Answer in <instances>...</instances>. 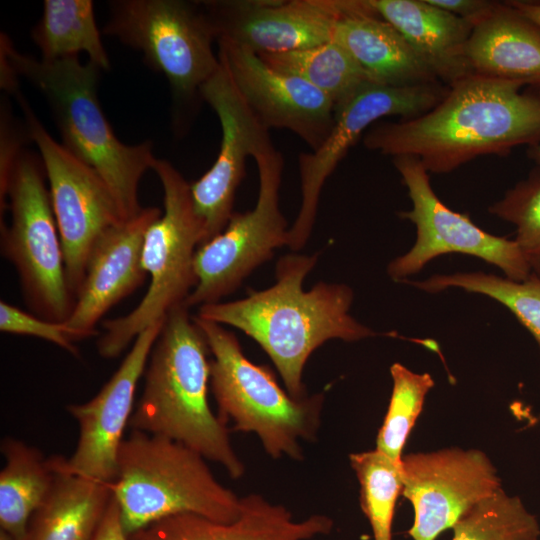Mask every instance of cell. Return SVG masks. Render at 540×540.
I'll list each match as a JSON object with an SVG mask.
<instances>
[{
	"label": "cell",
	"mask_w": 540,
	"mask_h": 540,
	"mask_svg": "<svg viewBox=\"0 0 540 540\" xmlns=\"http://www.w3.org/2000/svg\"><path fill=\"white\" fill-rule=\"evenodd\" d=\"M44 173L41 159L26 151L20 154L7 189L11 223L1 222V250L16 268L33 314L64 323L75 297Z\"/></svg>",
	"instance_id": "obj_8"
},
{
	"label": "cell",
	"mask_w": 540,
	"mask_h": 540,
	"mask_svg": "<svg viewBox=\"0 0 540 540\" xmlns=\"http://www.w3.org/2000/svg\"><path fill=\"white\" fill-rule=\"evenodd\" d=\"M0 127V212L2 215L8 206L7 189L11 173L18 157L23 152V142L29 136L25 126L23 130L18 128L5 105L1 108Z\"/></svg>",
	"instance_id": "obj_34"
},
{
	"label": "cell",
	"mask_w": 540,
	"mask_h": 540,
	"mask_svg": "<svg viewBox=\"0 0 540 540\" xmlns=\"http://www.w3.org/2000/svg\"><path fill=\"white\" fill-rule=\"evenodd\" d=\"M392 394L383 424L379 429L376 450L401 465L402 451L434 380L428 373H415L400 363L390 367Z\"/></svg>",
	"instance_id": "obj_31"
},
{
	"label": "cell",
	"mask_w": 540,
	"mask_h": 540,
	"mask_svg": "<svg viewBox=\"0 0 540 540\" xmlns=\"http://www.w3.org/2000/svg\"><path fill=\"white\" fill-rule=\"evenodd\" d=\"M52 470L53 483L30 519L26 540H91L113 497L111 483Z\"/></svg>",
	"instance_id": "obj_24"
},
{
	"label": "cell",
	"mask_w": 540,
	"mask_h": 540,
	"mask_svg": "<svg viewBox=\"0 0 540 540\" xmlns=\"http://www.w3.org/2000/svg\"><path fill=\"white\" fill-rule=\"evenodd\" d=\"M200 97L216 113L221 126L215 162L190 184L193 207L203 224L204 244L228 224L236 191L245 177L247 158H254L273 143L269 129L249 108L222 64L201 87Z\"/></svg>",
	"instance_id": "obj_16"
},
{
	"label": "cell",
	"mask_w": 540,
	"mask_h": 540,
	"mask_svg": "<svg viewBox=\"0 0 540 540\" xmlns=\"http://www.w3.org/2000/svg\"><path fill=\"white\" fill-rule=\"evenodd\" d=\"M527 157L534 164L533 170L540 174V143L530 148H527Z\"/></svg>",
	"instance_id": "obj_38"
},
{
	"label": "cell",
	"mask_w": 540,
	"mask_h": 540,
	"mask_svg": "<svg viewBox=\"0 0 540 540\" xmlns=\"http://www.w3.org/2000/svg\"><path fill=\"white\" fill-rule=\"evenodd\" d=\"M31 37L42 60L55 61L85 52L101 70L111 67L91 0H45Z\"/></svg>",
	"instance_id": "obj_26"
},
{
	"label": "cell",
	"mask_w": 540,
	"mask_h": 540,
	"mask_svg": "<svg viewBox=\"0 0 540 540\" xmlns=\"http://www.w3.org/2000/svg\"><path fill=\"white\" fill-rule=\"evenodd\" d=\"M91 540H130L124 529L120 508L114 496Z\"/></svg>",
	"instance_id": "obj_36"
},
{
	"label": "cell",
	"mask_w": 540,
	"mask_h": 540,
	"mask_svg": "<svg viewBox=\"0 0 540 540\" xmlns=\"http://www.w3.org/2000/svg\"><path fill=\"white\" fill-rule=\"evenodd\" d=\"M402 495L414 509L413 540H436L475 505L501 489L497 471L480 450L445 448L401 460Z\"/></svg>",
	"instance_id": "obj_15"
},
{
	"label": "cell",
	"mask_w": 540,
	"mask_h": 540,
	"mask_svg": "<svg viewBox=\"0 0 540 540\" xmlns=\"http://www.w3.org/2000/svg\"><path fill=\"white\" fill-rule=\"evenodd\" d=\"M510 4L540 28V1L511 0Z\"/></svg>",
	"instance_id": "obj_37"
},
{
	"label": "cell",
	"mask_w": 540,
	"mask_h": 540,
	"mask_svg": "<svg viewBox=\"0 0 540 540\" xmlns=\"http://www.w3.org/2000/svg\"><path fill=\"white\" fill-rule=\"evenodd\" d=\"M161 214L158 207H145L135 217L108 228L98 239L74 309L64 322L73 342L97 334L100 319L143 284L147 275L142 266L144 237Z\"/></svg>",
	"instance_id": "obj_19"
},
{
	"label": "cell",
	"mask_w": 540,
	"mask_h": 540,
	"mask_svg": "<svg viewBox=\"0 0 540 540\" xmlns=\"http://www.w3.org/2000/svg\"><path fill=\"white\" fill-rule=\"evenodd\" d=\"M447 90L448 86L440 82L389 86L370 81L337 108L324 142L298 157L301 202L289 228L287 247L297 252L306 245L327 178L362 134L384 117L400 116L404 120L426 113L440 102Z\"/></svg>",
	"instance_id": "obj_13"
},
{
	"label": "cell",
	"mask_w": 540,
	"mask_h": 540,
	"mask_svg": "<svg viewBox=\"0 0 540 540\" xmlns=\"http://www.w3.org/2000/svg\"><path fill=\"white\" fill-rule=\"evenodd\" d=\"M189 309L183 303L167 315L128 426L179 442L239 479L245 466L231 444L226 424L210 408V348Z\"/></svg>",
	"instance_id": "obj_3"
},
{
	"label": "cell",
	"mask_w": 540,
	"mask_h": 540,
	"mask_svg": "<svg viewBox=\"0 0 540 540\" xmlns=\"http://www.w3.org/2000/svg\"><path fill=\"white\" fill-rule=\"evenodd\" d=\"M523 83L469 74L448 86L426 113L374 124L366 149L392 158L412 156L428 173H450L481 156L505 157L540 143V90Z\"/></svg>",
	"instance_id": "obj_1"
},
{
	"label": "cell",
	"mask_w": 540,
	"mask_h": 540,
	"mask_svg": "<svg viewBox=\"0 0 540 540\" xmlns=\"http://www.w3.org/2000/svg\"><path fill=\"white\" fill-rule=\"evenodd\" d=\"M213 360L210 385L219 418L234 431L254 433L269 456L301 461V441L317 439L325 401L321 393L295 399L277 383L270 368L251 362L237 337L222 325L194 317Z\"/></svg>",
	"instance_id": "obj_6"
},
{
	"label": "cell",
	"mask_w": 540,
	"mask_h": 540,
	"mask_svg": "<svg viewBox=\"0 0 540 540\" xmlns=\"http://www.w3.org/2000/svg\"><path fill=\"white\" fill-rule=\"evenodd\" d=\"M216 41L227 40L256 54L282 53L333 40L338 22L373 13L368 0L201 1Z\"/></svg>",
	"instance_id": "obj_14"
},
{
	"label": "cell",
	"mask_w": 540,
	"mask_h": 540,
	"mask_svg": "<svg viewBox=\"0 0 540 540\" xmlns=\"http://www.w3.org/2000/svg\"><path fill=\"white\" fill-rule=\"evenodd\" d=\"M409 43L436 78L449 86L472 74L466 50L473 26L429 0H368Z\"/></svg>",
	"instance_id": "obj_21"
},
{
	"label": "cell",
	"mask_w": 540,
	"mask_h": 540,
	"mask_svg": "<svg viewBox=\"0 0 540 540\" xmlns=\"http://www.w3.org/2000/svg\"><path fill=\"white\" fill-rule=\"evenodd\" d=\"M0 472V526L16 540H26L28 525L49 492L54 471L35 447L15 438H4Z\"/></svg>",
	"instance_id": "obj_25"
},
{
	"label": "cell",
	"mask_w": 540,
	"mask_h": 540,
	"mask_svg": "<svg viewBox=\"0 0 540 540\" xmlns=\"http://www.w3.org/2000/svg\"><path fill=\"white\" fill-rule=\"evenodd\" d=\"M0 540H16L12 535H10L8 532L0 529Z\"/></svg>",
	"instance_id": "obj_39"
},
{
	"label": "cell",
	"mask_w": 540,
	"mask_h": 540,
	"mask_svg": "<svg viewBox=\"0 0 540 540\" xmlns=\"http://www.w3.org/2000/svg\"><path fill=\"white\" fill-rule=\"evenodd\" d=\"M429 2L475 26L491 12L497 1L429 0Z\"/></svg>",
	"instance_id": "obj_35"
},
{
	"label": "cell",
	"mask_w": 540,
	"mask_h": 540,
	"mask_svg": "<svg viewBox=\"0 0 540 540\" xmlns=\"http://www.w3.org/2000/svg\"><path fill=\"white\" fill-rule=\"evenodd\" d=\"M392 161L412 202V209L399 215L410 220L417 231L413 247L387 267L393 280L415 274L432 259L449 253L480 258L499 267L514 281L536 274L515 240L492 235L475 225L467 214L447 207L435 194L429 173L418 158L398 156Z\"/></svg>",
	"instance_id": "obj_12"
},
{
	"label": "cell",
	"mask_w": 540,
	"mask_h": 540,
	"mask_svg": "<svg viewBox=\"0 0 540 540\" xmlns=\"http://www.w3.org/2000/svg\"><path fill=\"white\" fill-rule=\"evenodd\" d=\"M218 58L249 108L270 129H286L311 150L330 133L335 117L332 101L307 81L280 72L252 50L219 39Z\"/></svg>",
	"instance_id": "obj_18"
},
{
	"label": "cell",
	"mask_w": 540,
	"mask_h": 540,
	"mask_svg": "<svg viewBox=\"0 0 540 540\" xmlns=\"http://www.w3.org/2000/svg\"><path fill=\"white\" fill-rule=\"evenodd\" d=\"M452 540H538L540 527L517 496L502 488L469 510L452 527Z\"/></svg>",
	"instance_id": "obj_30"
},
{
	"label": "cell",
	"mask_w": 540,
	"mask_h": 540,
	"mask_svg": "<svg viewBox=\"0 0 540 540\" xmlns=\"http://www.w3.org/2000/svg\"><path fill=\"white\" fill-rule=\"evenodd\" d=\"M111 487L128 536L172 515L192 513L229 523L241 511V497L216 479L201 454L137 430L120 446Z\"/></svg>",
	"instance_id": "obj_5"
},
{
	"label": "cell",
	"mask_w": 540,
	"mask_h": 540,
	"mask_svg": "<svg viewBox=\"0 0 540 540\" xmlns=\"http://www.w3.org/2000/svg\"><path fill=\"white\" fill-rule=\"evenodd\" d=\"M254 159L259 175L256 205L250 211L233 212L225 229L198 247L197 284L184 303L188 308L220 302L276 249L288 245L289 227L280 209L282 154L273 145Z\"/></svg>",
	"instance_id": "obj_10"
},
{
	"label": "cell",
	"mask_w": 540,
	"mask_h": 540,
	"mask_svg": "<svg viewBox=\"0 0 540 540\" xmlns=\"http://www.w3.org/2000/svg\"><path fill=\"white\" fill-rule=\"evenodd\" d=\"M317 261L318 253L284 255L276 263L272 286L238 300L202 305L197 315L233 326L257 342L295 399L307 396L303 370L317 348L332 339L354 342L378 335L350 315L354 295L348 285L319 282L303 289Z\"/></svg>",
	"instance_id": "obj_2"
},
{
	"label": "cell",
	"mask_w": 540,
	"mask_h": 540,
	"mask_svg": "<svg viewBox=\"0 0 540 540\" xmlns=\"http://www.w3.org/2000/svg\"><path fill=\"white\" fill-rule=\"evenodd\" d=\"M333 40L354 57L375 83L407 86L440 82L405 38L376 13L341 19Z\"/></svg>",
	"instance_id": "obj_23"
},
{
	"label": "cell",
	"mask_w": 540,
	"mask_h": 540,
	"mask_svg": "<svg viewBox=\"0 0 540 540\" xmlns=\"http://www.w3.org/2000/svg\"><path fill=\"white\" fill-rule=\"evenodd\" d=\"M360 484V504L374 540H392L397 498L402 493L401 465L378 450L349 455Z\"/></svg>",
	"instance_id": "obj_29"
},
{
	"label": "cell",
	"mask_w": 540,
	"mask_h": 540,
	"mask_svg": "<svg viewBox=\"0 0 540 540\" xmlns=\"http://www.w3.org/2000/svg\"><path fill=\"white\" fill-rule=\"evenodd\" d=\"M258 55L270 67L316 87L332 101L335 110L372 81L354 57L334 40L300 50Z\"/></svg>",
	"instance_id": "obj_27"
},
{
	"label": "cell",
	"mask_w": 540,
	"mask_h": 540,
	"mask_svg": "<svg viewBox=\"0 0 540 540\" xmlns=\"http://www.w3.org/2000/svg\"><path fill=\"white\" fill-rule=\"evenodd\" d=\"M106 35L143 53L146 63L168 79L180 100L200 97L219 70L216 32L202 2L116 0L109 3Z\"/></svg>",
	"instance_id": "obj_9"
},
{
	"label": "cell",
	"mask_w": 540,
	"mask_h": 540,
	"mask_svg": "<svg viewBox=\"0 0 540 540\" xmlns=\"http://www.w3.org/2000/svg\"><path fill=\"white\" fill-rule=\"evenodd\" d=\"M165 319L142 331L121 365L89 401L67 406L77 421L79 437L69 458H48L50 467L104 483L117 476V460L124 430L133 413L136 387L144 374L152 348Z\"/></svg>",
	"instance_id": "obj_17"
},
{
	"label": "cell",
	"mask_w": 540,
	"mask_h": 540,
	"mask_svg": "<svg viewBox=\"0 0 540 540\" xmlns=\"http://www.w3.org/2000/svg\"><path fill=\"white\" fill-rule=\"evenodd\" d=\"M466 55L474 74L540 89V28L509 1L473 26Z\"/></svg>",
	"instance_id": "obj_22"
},
{
	"label": "cell",
	"mask_w": 540,
	"mask_h": 540,
	"mask_svg": "<svg viewBox=\"0 0 540 540\" xmlns=\"http://www.w3.org/2000/svg\"><path fill=\"white\" fill-rule=\"evenodd\" d=\"M0 330L5 333L38 337L73 355H78L75 342L70 339L64 323L43 319L5 301L0 302Z\"/></svg>",
	"instance_id": "obj_33"
},
{
	"label": "cell",
	"mask_w": 540,
	"mask_h": 540,
	"mask_svg": "<svg viewBox=\"0 0 540 540\" xmlns=\"http://www.w3.org/2000/svg\"><path fill=\"white\" fill-rule=\"evenodd\" d=\"M409 283L429 293L457 287L495 299L514 314L540 346V276L537 274L524 281H514L483 272L455 273Z\"/></svg>",
	"instance_id": "obj_28"
},
{
	"label": "cell",
	"mask_w": 540,
	"mask_h": 540,
	"mask_svg": "<svg viewBox=\"0 0 540 540\" xmlns=\"http://www.w3.org/2000/svg\"><path fill=\"white\" fill-rule=\"evenodd\" d=\"M152 170L162 185L164 211L149 226L143 242L142 266L150 284L130 313L103 322L105 332L97 349L106 359L119 356L142 331L166 319L197 284L194 257L204 229L193 207L190 184L167 160L156 159Z\"/></svg>",
	"instance_id": "obj_7"
},
{
	"label": "cell",
	"mask_w": 540,
	"mask_h": 540,
	"mask_svg": "<svg viewBox=\"0 0 540 540\" xmlns=\"http://www.w3.org/2000/svg\"><path fill=\"white\" fill-rule=\"evenodd\" d=\"M489 212L515 225L514 240L540 276V174L532 170L492 204Z\"/></svg>",
	"instance_id": "obj_32"
},
{
	"label": "cell",
	"mask_w": 540,
	"mask_h": 540,
	"mask_svg": "<svg viewBox=\"0 0 540 540\" xmlns=\"http://www.w3.org/2000/svg\"><path fill=\"white\" fill-rule=\"evenodd\" d=\"M14 96L49 181L67 282L76 299L96 242L108 228L125 220L104 180L51 137L20 91Z\"/></svg>",
	"instance_id": "obj_11"
},
{
	"label": "cell",
	"mask_w": 540,
	"mask_h": 540,
	"mask_svg": "<svg viewBox=\"0 0 540 540\" xmlns=\"http://www.w3.org/2000/svg\"><path fill=\"white\" fill-rule=\"evenodd\" d=\"M333 520L313 514L295 520L285 506L260 494L241 497L238 518L229 523L192 514L172 515L129 535L130 540H310L328 535Z\"/></svg>",
	"instance_id": "obj_20"
},
{
	"label": "cell",
	"mask_w": 540,
	"mask_h": 540,
	"mask_svg": "<svg viewBox=\"0 0 540 540\" xmlns=\"http://www.w3.org/2000/svg\"><path fill=\"white\" fill-rule=\"evenodd\" d=\"M0 39V53L48 103L63 147L104 180L124 220L135 217L143 209L140 180L157 158L150 141L127 145L114 134L97 96L102 70L89 60L82 64L78 56L36 59L16 50L6 34Z\"/></svg>",
	"instance_id": "obj_4"
}]
</instances>
